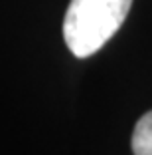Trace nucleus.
I'll return each instance as SVG.
<instances>
[{"label": "nucleus", "mask_w": 152, "mask_h": 155, "mask_svg": "<svg viewBox=\"0 0 152 155\" xmlns=\"http://www.w3.org/2000/svg\"><path fill=\"white\" fill-rule=\"evenodd\" d=\"M132 0H71L63 18V38L77 58L99 52L123 26Z\"/></svg>", "instance_id": "f257e3e1"}, {"label": "nucleus", "mask_w": 152, "mask_h": 155, "mask_svg": "<svg viewBox=\"0 0 152 155\" xmlns=\"http://www.w3.org/2000/svg\"><path fill=\"white\" fill-rule=\"evenodd\" d=\"M130 145L134 155H152V111L144 114L134 125Z\"/></svg>", "instance_id": "f03ea898"}]
</instances>
